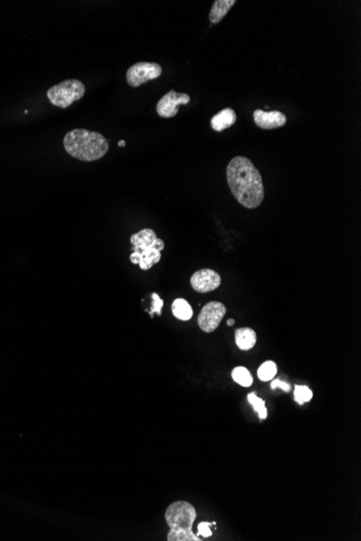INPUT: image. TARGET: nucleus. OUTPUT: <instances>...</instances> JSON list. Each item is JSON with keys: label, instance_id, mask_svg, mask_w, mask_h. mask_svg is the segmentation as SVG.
Segmentation results:
<instances>
[{"label": "nucleus", "instance_id": "obj_13", "mask_svg": "<svg viewBox=\"0 0 361 541\" xmlns=\"http://www.w3.org/2000/svg\"><path fill=\"white\" fill-rule=\"evenodd\" d=\"M235 3L236 0H216L209 15V19L212 24H218Z\"/></svg>", "mask_w": 361, "mask_h": 541}, {"label": "nucleus", "instance_id": "obj_23", "mask_svg": "<svg viewBox=\"0 0 361 541\" xmlns=\"http://www.w3.org/2000/svg\"><path fill=\"white\" fill-rule=\"evenodd\" d=\"M125 145H126V142H125V140H120V142L118 143L119 147H124Z\"/></svg>", "mask_w": 361, "mask_h": 541}, {"label": "nucleus", "instance_id": "obj_15", "mask_svg": "<svg viewBox=\"0 0 361 541\" xmlns=\"http://www.w3.org/2000/svg\"><path fill=\"white\" fill-rule=\"evenodd\" d=\"M232 377L237 384L243 387H250L253 384V377L248 369L243 366H237L232 372Z\"/></svg>", "mask_w": 361, "mask_h": 541}, {"label": "nucleus", "instance_id": "obj_18", "mask_svg": "<svg viewBox=\"0 0 361 541\" xmlns=\"http://www.w3.org/2000/svg\"><path fill=\"white\" fill-rule=\"evenodd\" d=\"M312 398H313V391L307 386L294 387V399L300 405L310 402Z\"/></svg>", "mask_w": 361, "mask_h": 541}, {"label": "nucleus", "instance_id": "obj_5", "mask_svg": "<svg viewBox=\"0 0 361 541\" xmlns=\"http://www.w3.org/2000/svg\"><path fill=\"white\" fill-rule=\"evenodd\" d=\"M86 95V87L80 80L67 79L54 86L47 92V97L52 105L67 108L74 102L79 101Z\"/></svg>", "mask_w": 361, "mask_h": 541}, {"label": "nucleus", "instance_id": "obj_16", "mask_svg": "<svg viewBox=\"0 0 361 541\" xmlns=\"http://www.w3.org/2000/svg\"><path fill=\"white\" fill-rule=\"evenodd\" d=\"M277 371L278 369H277V364L274 361H266L257 370V376L262 382H269V380H274V377L277 375Z\"/></svg>", "mask_w": 361, "mask_h": 541}, {"label": "nucleus", "instance_id": "obj_2", "mask_svg": "<svg viewBox=\"0 0 361 541\" xmlns=\"http://www.w3.org/2000/svg\"><path fill=\"white\" fill-rule=\"evenodd\" d=\"M64 148L68 155L80 161H97L109 152V140L99 134L85 129H75L66 134Z\"/></svg>", "mask_w": 361, "mask_h": 541}, {"label": "nucleus", "instance_id": "obj_10", "mask_svg": "<svg viewBox=\"0 0 361 541\" xmlns=\"http://www.w3.org/2000/svg\"><path fill=\"white\" fill-rule=\"evenodd\" d=\"M253 119L255 124L264 130L282 128L287 124L286 115L279 111H264L262 109H257L253 113Z\"/></svg>", "mask_w": 361, "mask_h": 541}, {"label": "nucleus", "instance_id": "obj_1", "mask_svg": "<svg viewBox=\"0 0 361 541\" xmlns=\"http://www.w3.org/2000/svg\"><path fill=\"white\" fill-rule=\"evenodd\" d=\"M228 186L236 200L247 209H257L264 200L262 177L251 160L243 156L233 158L226 168Z\"/></svg>", "mask_w": 361, "mask_h": 541}, {"label": "nucleus", "instance_id": "obj_22", "mask_svg": "<svg viewBox=\"0 0 361 541\" xmlns=\"http://www.w3.org/2000/svg\"><path fill=\"white\" fill-rule=\"evenodd\" d=\"M234 324H235V320H234V319L228 320V321H227V325L228 326L234 325Z\"/></svg>", "mask_w": 361, "mask_h": 541}, {"label": "nucleus", "instance_id": "obj_6", "mask_svg": "<svg viewBox=\"0 0 361 541\" xmlns=\"http://www.w3.org/2000/svg\"><path fill=\"white\" fill-rule=\"evenodd\" d=\"M163 73L159 64L150 62H138L127 72V83L130 87L138 88L150 80L157 79Z\"/></svg>", "mask_w": 361, "mask_h": 541}, {"label": "nucleus", "instance_id": "obj_11", "mask_svg": "<svg viewBox=\"0 0 361 541\" xmlns=\"http://www.w3.org/2000/svg\"><path fill=\"white\" fill-rule=\"evenodd\" d=\"M236 120H237V116H236L235 111L227 107V108L218 111V114L212 117L211 127L216 132H222V131L233 127Z\"/></svg>", "mask_w": 361, "mask_h": 541}, {"label": "nucleus", "instance_id": "obj_12", "mask_svg": "<svg viewBox=\"0 0 361 541\" xmlns=\"http://www.w3.org/2000/svg\"><path fill=\"white\" fill-rule=\"evenodd\" d=\"M236 345L241 350H250L257 344V333L250 328H241L235 332Z\"/></svg>", "mask_w": 361, "mask_h": 541}, {"label": "nucleus", "instance_id": "obj_17", "mask_svg": "<svg viewBox=\"0 0 361 541\" xmlns=\"http://www.w3.org/2000/svg\"><path fill=\"white\" fill-rule=\"evenodd\" d=\"M248 401L253 406L255 411L257 412L261 419H265L267 417V408L265 406V402L259 398L255 392L248 394Z\"/></svg>", "mask_w": 361, "mask_h": 541}, {"label": "nucleus", "instance_id": "obj_14", "mask_svg": "<svg viewBox=\"0 0 361 541\" xmlns=\"http://www.w3.org/2000/svg\"><path fill=\"white\" fill-rule=\"evenodd\" d=\"M171 308H173V316L181 321H188V320L192 319L193 314H194L192 306L183 298H177L173 302Z\"/></svg>", "mask_w": 361, "mask_h": 541}, {"label": "nucleus", "instance_id": "obj_7", "mask_svg": "<svg viewBox=\"0 0 361 541\" xmlns=\"http://www.w3.org/2000/svg\"><path fill=\"white\" fill-rule=\"evenodd\" d=\"M227 309L220 302H210L204 306L198 316V325L204 333H212L220 326Z\"/></svg>", "mask_w": 361, "mask_h": 541}, {"label": "nucleus", "instance_id": "obj_20", "mask_svg": "<svg viewBox=\"0 0 361 541\" xmlns=\"http://www.w3.org/2000/svg\"><path fill=\"white\" fill-rule=\"evenodd\" d=\"M152 296H153V308H152V314H154V312H156L157 314H161L163 300H161V298H159V295L156 294V293H154Z\"/></svg>", "mask_w": 361, "mask_h": 541}, {"label": "nucleus", "instance_id": "obj_3", "mask_svg": "<svg viewBox=\"0 0 361 541\" xmlns=\"http://www.w3.org/2000/svg\"><path fill=\"white\" fill-rule=\"evenodd\" d=\"M132 244V254L130 261L138 265L142 270H150L161 259V251L165 249V241L159 239L157 234L150 228H144L134 234L130 238Z\"/></svg>", "mask_w": 361, "mask_h": 541}, {"label": "nucleus", "instance_id": "obj_8", "mask_svg": "<svg viewBox=\"0 0 361 541\" xmlns=\"http://www.w3.org/2000/svg\"><path fill=\"white\" fill-rule=\"evenodd\" d=\"M189 101L191 97L186 93H177L175 90H170L167 95L159 99L156 111L163 118H173L179 113V105L188 104Z\"/></svg>", "mask_w": 361, "mask_h": 541}, {"label": "nucleus", "instance_id": "obj_4", "mask_svg": "<svg viewBox=\"0 0 361 541\" xmlns=\"http://www.w3.org/2000/svg\"><path fill=\"white\" fill-rule=\"evenodd\" d=\"M166 521L170 527L168 541H202L193 533V524L196 519L195 508L186 501L171 503L166 511Z\"/></svg>", "mask_w": 361, "mask_h": 541}, {"label": "nucleus", "instance_id": "obj_19", "mask_svg": "<svg viewBox=\"0 0 361 541\" xmlns=\"http://www.w3.org/2000/svg\"><path fill=\"white\" fill-rule=\"evenodd\" d=\"M211 525H216V523L202 522L198 525V535L197 536H202L204 538L207 537L212 536V531L210 529Z\"/></svg>", "mask_w": 361, "mask_h": 541}, {"label": "nucleus", "instance_id": "obj_21", "mask_svg": "<svg viewBox=\"0 0 361 541\" xmlns=\"http://www.w3.org/2000/svg\"><path fill=\"white\" fill-rule=\"evenodd\" d=\"M271 388H272V389L280 388V389H282L286 392H289L291 390L290 384H288V382H282V380H278V378H277V380H273L272 384H271Z\"/></svg>", "mask_w": 361, "mask_h": 541}, {"label": "nucleus", "instance_id": "obj_9", "mask_svg": "<svg viewBox=\"0 0 361 541\" xmlns=\"http://www.w3.org/2000/svg\"><path fill=\"white\" fill-rule=\"evenodd\" d=\"M220 275L212 269H199L191 278V285L198 293H209L216 290L220 285Z\"/></svg>", "mask_w": 361, "mask_h": 541}]
</instances>
